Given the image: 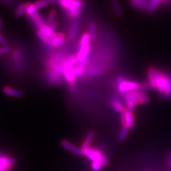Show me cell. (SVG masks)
<instances>
[{"label":"cell","instance_id":"cell-1","mask_svg":"<svg viewBox=\"0 0 171 171\" xmlns=\"http://www.w3.org/2000/svg\"><path fill=\"white\" fill-rule=\"evenodd\" d=\"M123 99L126 106L125 108L129 111H133L136 106L147 104L149 101V97L146 94V91L141 88L124 95Z\"/></svg>","mask_w":171,"mask_h":171},{"label":"cell","instance_id":"cell-2","mask_svg":"<svg viewBox=\"0 0 171 171\" xmlns=\"http://www.w3.org/2000/svg\"><path fill=\"white\" fill-rule=\"evenodd\" d=\"M114 86L118 95H124L131 91L139 89L141 88V84L129 80L124 75H119L116 79Z\"/></svg>","mask_w":171,"mask_h":171},{"label":"cell","instance_id":"cell-3","mask_svg":"<svg viewBox=\"0 0 171 171\" xmlns=\"http://www.w3.org/2000/svg\"><path fill=\"white\" fill-rule=\"evenodd\" d=\"M83 154L92 162H100L104 167L108 165L107 158L98 148L90 146L83 152Z\"/></svg>","mask_w":171,"mask_h":171},{"label":"cell","instance_id":"cell-4","mask_svg":"<svg viewBox=\"0 0 171 171\" xmlns=\"http://www.w3.org/2000/svg\"><path fill=\"white\" fill-rule=\"evenodd\" d=\"M83 5V0H74L71 6L67 10L68 17L72 19L77 18L81 15Z\"/></svg>","mask_w":171,"mask_h":171},{"label":"cell","instance_id":"cell-5","mask_svg":"<svg viewBox=\"0 0 171 171\" xmlns=\"http://www.w3.org/2000/svg\"><path fill=\"white\" fill-rule=\"evenodd\" d=\"M15 164L14 158L5 154H0V171H10Z\"/></svg>","mask_w":171,"mask_h":171},{"label":"cell","instance_id":"cell-6","mask_svg":"<svg viewBox=\"0 0 171 171\" xmlns=\"http://www.w3.org/2000/svg\"><path fill=\"white\" fill-rule=\"evenodd\" d=\"M51 38L52 40L51 47L57 48L62 47V46L64 45L67 42V38L65 34L62 32H56Z\"/></svg>","mask_w":171,"mask_h":171},{"label":"cell","instance_id":"cell-7","mask_svg":"<svg viewBox=\"0 0 171 171\" xmlns=\"http://www.w3.org/2000/svg\"><path fill=\"white\" fill-rule=\"evenodd\" d=\"M164 72V98L169 99L171 97V74L167 71Z\"/></svg>","mask_w":171,"mask_h":171},{"label":"cell","instance_id":"cell-8","mask_svg":"<svg viewBox=\"0 0 171 171\" xmlns=\"http://www.w3.org/2000/svg\"><path fill=\"white\" fill-rule=\"evenodd\" d=\"M156 71L157 68L153 67H150L147 72V82L151 89L157 90L156 82Z\"/></svg>","mask_w":171,"mask_h":171},{"label":"cell","instance_id":"cell-9","mask_svg":"<svg viewBox=\"0 0 171 171\" xmlns=\"http://www.w3.org/2000/svg\"><path fill=\"white\" fill-rule=\"evenodd\" d=\"M90 50H91V43L84 45L83 47H80V49L79 50L77 54L76 55L79 63L84 62L88 59V55L90 52Z\"/></svg>","mask_w":171,"mask_h":171},{"label":"cell","instance_id":"cell-10","mask_svg":"<svg viewBox=\"0 0 171 171\" xmlns=\"http://www.w3.org/2000/svg\"><path fill=\"white\" fill-rule=\"evenodd\" d=\"M131 5L141 11H148L152 0H129Z\"/></svg>","mask_w":171,"mask_h":171},{"label":"cell","instance_id":"cell-11","mask_svg":"<svg viewBox=\"0 0 171 171\" xmlns=\"http://www.w3.org/2000/svg\"><path fill=\"white\" fill-rule=\"evenodd\" d=\"M61 144L64 148H65L66 150H68L69 152H71L77 155H79V156L84 155L83 152L81 150V148L75 146L74 145H73L72 143H71L68 141L65 140H62L61 142Z\"/></svg>","mask_w":171,"mask_h":171},{"label":"cell","instance_id":"cell-12","mask_svg":"<svg viewBox=\"0 0 171 171\" xmlns=\"http://www.w3.org/2000/svg\"><path fill=\"white\" fill-rule=\"evenodd\" d=\"M3 91L5 95L14 98H20L22 95V93L20 91L8 86H6L3 88Z\"/></svg>","mask_w":171,"mask_h":171},{"label":"cell","instance_id":"cell-13","mask_svg":"<svg viewBox=\"0 0 171 171\" xmlns=\"http://www.w3.org/2000/svg\"><path fill=\"white\" fill-rule=\"evenodd\" d=\"M79 31V23L78 22H75L72 25L69 31V34H68V39H69L71 42L74 41L77 38Z\"/></svg>","mask_w":171,"mask_h":171},{"label":"cell","instance_id":"cell-14","mask_svg":"<svg viewBox=\"0 0 171 171\" xmlns=\"http://www.w3.org/2000/svg\"><path fill=\"white\" fill-rule=\"evenodd\" d=\"M95 136V132L93 131H90L88 132L85 140L84 141V143L81 146V150H83V152H84V150H86V149H88V148H89L91 146V144L92 143L93 138Z\"/></svg>","mask_w":171,"mask_h":171},{"label":"cell","instance_id":"cell-15","mask_svg":"<svg viewBox=\"0 0 171 171\" xmlns=\"http://www.w3.org/2000/svg\"><path fill=\"white\" fill-rule=\"evenodd\" d=\"M31 18L33 22V24L34 25H36L38 27H39L41 25L47 23L44 17L41 15H40L38 11L36 14H34L33 15H32Z\"/></svg>","mask_w":171,"mask_h":171},{"label":"cell","instance_id":"cell-16","mask_svg":"<svg viewBox=\"0 0 171 171\" xmlns=\"http://www.w3.org/2000/svg\"><path fill=\"white\" fill-rule=\"evenodd\" d=\"M38 30L42 32L45 35H47L49 37H52L54 34L56 33L55 31L47 23L41 25L39 27H38Z\"/></svg>","mask_w":171,"mask_h":171},{"label":"cell","instance_id":"cell-17","mask_svg":"<svg viewBox=\"0 0 171 171\" xmlns=\"http://www.w3.org/2000/svg\"><path fill=\"white\" fill-rule=\"evenodd\" d=\"M111 106L113 110H115L116 112H120V113L125 108L124 105L123 104V103L122 102V101L119 100L117 98H113L111 100Z\"/></svg>","mask_w":171,"mask_h":171},{"label":"cell","instance_id":"cell-18","mask_svg":"<svg viewBox=\"0 0 171 171\" xmlns=\"http://www.w3.org/2000/svg\"><path fill=\"white\" fill-rule=\"evenodd\" d=\"M169 1V0H152L148 11H149L150 13H153L158 9V6L162 3H166Z\"/></svg>","mask_w":171,"mask_h":171},{"label":"cell","instance_id":"cell-19","mask_svg":"<svg viewBox=\"0 0 171 171\" xmlns=\"http://www.w3.org/2000/svg\"><path fill=\"white\" fill-rule=\"evenodd\" d=\"M134 124V118L133 111H129L128 110L124 125H126V126H128L129 129H131L133 128Z\"/></svg>","mask_w":171,"mask_h":171},{"label":"cell","instance_id":"cell-20","mask_svg":"<svg viewBox=\"0 0 171 171\" xmlns=\"http://www.w3.org/2000/svg\"><path fill=\"white\" fill-rule=\"evenodd\" d=\"M91 40H92V39H91V38L89 35V34L88 32H84L81 36V38H80V39L79 41V43H78L79 47H83V46H84V45L90 44Z\"/></svg>","mask_w":171,"mask_h":171},{"label":"cell","instance_id":"cell-21","mask_svg":"<svg viewBox=\"0 0 171 171\" xmlns=\"http://www.w3.org/2000/svg\"><path fill=\"white\" fill-rule=\"evenodd\" d=\"M96 32H97V24L95 22H91L89 26V31L88 33L91 38L92 40H95L96 37Z\"/></svg>","mask_w":171,"mask_h":171},{"label":"cell","instance_id":"cell-22","mask_svg":"<svg viewBox=\"0 0 171 171\" xmlns=\"http://www.w3.org/2000/svg\"><path fill=\"white\" fill-rule=\"evenodd\" d=\"M37 11H38V10H37L35 5H34V3H26V14L27 16L31 17L34 14H36L37 12Z\"/></svg>","mask_w":171,"mask_h":171},{"label":"cell","instance_id":"cell-23","mask_svg":"<svg viewBox=\"0 0 171 171\" xmlns=\"http://www.w3.org/2000/svg\"><path fill=\"white\" fill-rule=\"evenodd\" d=\"M51 2V0H38L37 2L34 3L35 5L37 10L42 9L46 6H47Z\"/></svg>","mask_w":171,"mask_h":171},{"label":"cell","instance_id":"cell-24","mask_svg":"<svg viewBox=\"0 0 171 171\" xmlns=\"http://www.w3.org/2000/svg\"><path fill=\"white\" fill-rule=\"evenodd\" d=\"M129 129V128L128 126H126V125H122V128L120 130V132L119 136V139L120 141H124V140L126 138Z\"/></svg>","mask_w":171,"mask_h":171},{"label":"cell","instance_id":"cell-25","mask_svg":"<svg viewBox=\"0 0 171 171\" xmlns=\"http://www.w3.org/2000/svg\"><path fill=\"white\" fill-rule=\"evenodd\" d=\"M26 3H22L18 6L15 11V15L17 17H21L24 14H26Z\"/></svg>","mask_w":171,"mask_h":171},{"label":"cell","instance_id":"cell-26","mask_svg":"<svg viewBox=\"0 0 171 171\" xmlns=\"http://www.w3.org/2000/svg\"><path fill=\"white\" fill-rule=\"evenodd\" d=\"M74 2V0H59L60 6L66 10L71 6Z\"/></svg>","mask_w":171,"mask_h":171},{"label":"cell","instance_id":"cell-27","mask_svg":"<svg viewBox=\"0 0 171 171\" xmlns=\"http://www.w3.org/2000/svg\"><path fill=\"white\" fill-rule=\"evenodd\" d=\"M57 12L55 10H51L50 13L48 14L47 20V24L48 25H51L52 23L55 22V20L56 17Z\"/></svg>","mask_w":171,"mask_h":171},{"label":"cell","instance_id":"cell-28","mask_svg":"<svg viewBox=\"0 0 171 171\" xmlns=\"http://www.w3.org/2000/svg\"><path fill=\"white\" fill-rule=\"evenodd\" d=\"M112 6L113 8V10L115 11L116 14L117 16H120L122 14V10H121V8L118 3V2L117 0H112Z\"/></svg>","mask_w":171,"mask_h":171},{"label":"cell","instance_id":"cell-29","mask_svg":"<svg viewBox=\"0 0 171 171\" xmlns=\"http://www.w3.org/2000/svg\"><path fill=\"white\" fill-rule=\"evenodd\" d=\"M91 166L94 171H100L102 169V167H104V165H103L101 163L96 162H94L91 163Z\"/></svg>","mask_w":171,"mask_h":171},{"label":"cell","instance_id":"cell-30","mask_svg":"<svg viewBox=\"0 0 171 171\" xmlns=\"http://www.w3.org/2000/svg\"><path fill=\"white\" fill-rule=\"evenodd\" d=\"M10 51V49L7 46H2V47H0V56L8 53Z\"/></svg>","mask_w":171,"mask_h":171},{"label":"cell","instance_id":"cell-31","mask_svg":"<svg viewBox=\"0 0 171 171\" xmlns=\"http://www.w3.org/2000/svg\"><path fill=\"white\" fill-rule=\"evenodd\" d=\"M0 44L2 46H7L8 45V42L6 40V39L0 34Z\"/></svg>","mask_w":171,"mask_h":171},{"label":"cell","instance_id":"cell-32","mask_svg":"<svg viewBox=\"0 0 171 171\" xmlns=\"http://www.w3.org/2000/svg\"><path fill=\"white\" fill-rule=\"evenodd\" d=\"M55 31L56 30V29H57V28L59 27V23L58 22H54L53 23H52V24H51V25H50Z\"/></svg>","mask_w":171,"mask_h":171},{"label":"cell","instance_id":"cell-33","mask_svg":"<svg viewBox=\"0 0 171 171\" xmlns=\"http://www.w3.org/2000/svg\"><path fill=\"white\" fill-rule=\"evenodd\" d=\"M0 24H1V20H0Z\"/></svg>","mask_w":171,"mask_h":171}]
</instances>
